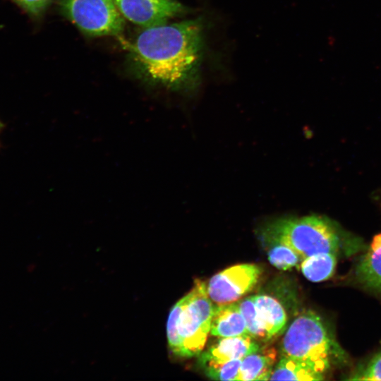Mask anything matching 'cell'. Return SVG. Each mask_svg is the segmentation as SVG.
Listing matches in <instances>:
<instances>
[{
    "label": "cell",
    "instance_id": "obj_1",
    "mask_svg": "<svg viewBox=\"0 0 381 381\" xmlns=\"http://www.w3.org/2000/svg\"><path fill=\"white\" fill-rule=\"evenodd\" d=\"M200 19L144 28L131 47L138 76L149 85L172 90L193 88L202 58Z\"/></svg>",
    "mask_w": 381,
    "mask_h": 381
},
{
    "label": "cell",
    "instance_id": "obj_2",
    "mask_svg": "<svg viewBox=\"0 0 381 381\" xmlns=\"http://www.w3.org/2000/svg\"><path fill=\"white\" fill-rule=\"evenodd\" d=\"M341 228L330 219L320 215L289 217L274 220L262 230L264 241L279 242L295 250L302 260L319 253L337 254L353 244Z\"/></svg>",
    "mask_w": 381,
    "mask_h": 381
},
{
    "label": "cell",
    "instance_id": "obj_3",
    "mask_svg": "<svg viewBox=\"0 0 381 381\" xmlns=\"http://www.w3.org/2000/svg\"><path fill=\"white\" fill-rule=\"evenodd\" d=\"M214 305L200 280L171 308L167 323L168 346L181 357L200 353L210 334Z\"/></svg>",
    "mask_w": 381,
    "mask_h": 381
},
{
    "label": "cell",
    "instance_id": "obj_4",
    "mask_svg": "<svg viewBox=\"0 0 381 381\" xmlns=\"http://www.w3.org/2000/svg\"><path fill=\"white\" fill-rule=\"evenodd\" d=\"M281 351L282 356L295 359L322 376L343 354L320 318L310 310L292 321L282 338Z\"/></svg>",
    "mask_w": 381,
    "mask_h": 381
},
{
    "label": "cell",
    "instance_id": "obj_5",
    "mask_svg": "<svg viewBox=\"0 0 381 381\" xmlns=\"http://www.w3.org/2000/svg\"><path fill=\"white\" fill-rule=\"evenodd\" d=\"M59 4L62 13L87 35H117L123 30L124 18L113 0H59Z\"/></svg>",
    "mask_w": 381,
    "mask_h": 381
},
{
    "label": "cell",
    "instance_id": "obj_6",
    "mask_svg": "<svg viewBox=\"0 0 381 381\" xmlns=\"http://www.w3.org/2000/svg\"><path fill=\"white\" fill-rule=\"evenodd\" d=\"M260 274V267L255 264L229 267L210 278L207 293L217 305L234 303L253 288Z\"/></svg>",
    "mask_w": 381,
    "mask_h": 381
},
{
    "label": "cell",
    "instance_id": "obj_7",
    "mask_svg": "<svg viewBox=\"0 0 381 381\" xmlns=\"http://www.w3.org/2000/svg\"><path fill=\"white\" fill-rule=\"evenodd\" d=\"M123 18L148 28L166 23L183 6L176 0H113Z\"/></svg>",
    "mask_w": 381,
    "mask_h": 381
},
{
    "label": "cell",
    "instance_id": "obj_8",
    "mask_svg": "<svg viewBox=\"0 0 381 381\" xmlns=\"http://www.w3.org/2000/svg\"><path fill=\"white\" fill-rule=\"evenodd\" d=\"M260 345L250 336L221 338L201 356V364L207 362H226L243 359L259 349Z\"/></svg>",
    "mask_w": 381,
    "mask_h": 381
},
{
    "label": "cell",
    "instance_id": "obj_9",
    "mask_svg": "<svg viewBox=\"0 0 381 381\" xmlns=\"http://www.w3.org/2000/svg\"><path fill=\"white\" fill-rule=\"evenodd\" d=\"M210 334L220 338L249 336L238 303L214 305Z\"/></svg>",
    "mask_w": 381,
    "mask_h": 381
},
{
    "label": "cell",
    "instance_id": "obj_10",
    "mask_svg": "<svg viewBox=\"0 0 381 381\" xmlns=\"http://www.w3.org/2000/svg\"><path fill=\"white\" fill-rule=\"evenodd\" d=\"M357 282L364 288L381 292V234L376 235L354 270Z\"/></svg>",
    "mask_w": 381,
    "mask_h": 381
},
{
    "label": "cell",
    "instance_id": "obj_11",
    "mask_svg": "<svg viewBox=\"0 0 381 381\" xmlns=\"http://www.w3.org/2000/svg\"><path fill=\"white\" fill-rule=\"evenodd\" d=\"M277 353L274 348H260L241 361L238 380H269Z\"/></svg>",
    "mask_w": 381,
    "mask_h": 381
},
{
    "label": "cell",
    "instance_id": "obj_12",
    "mask_svg": "<svg viewBox=\"0 0 381 381\" xmlns=\"http://www.w3.org/2000/svg\"><path fill=\"white\" fill-rule=\"evenodd\" d=\"M263 327L270 339L285 327L287 317L282 306L273 297L265 294L253 296Z\"/></svg>",
    "mask_w": 381,
    "mask_h": 381
},
{
    "label": "cell",
    "instance_id": "obj_13",
    "mask_svg": "<svg viewBox=\"0 0 381 381\" xmlns=\"http://www.w3.org/2000/svg\"><path fill=\"white\" fill-rule=\"evenodd\" d=\"M336 264V254L319 253L304 258L300 266L306 279L313 282H320L332 276Z\"/></svg>",
    "mask_w": 381,
    "mask_h": 381
},
{
    "label": "cell",
    "instance_id": "obj_14",
    "mask_svg": "<svg viewBox=\"0 0 381 381\" xmlns=\"http://www.w3.org/2000/svg\"><path fill=\"white\" fill-rule=\"evenodd\" d=\"M324 377L299 361L282 356L273 368L269 380H320Z\"/></svg>",
    "mask_w": 381,
    "mask_h": 381
},
{
    "label": "cell",
    "instance_id": "obj_15",
    "mask_svg": "<svg viewBox=\"0 0 381 381\" xmlns=\"http://www.w3.org/2000/svg\"><path fill=\"white\" fill-rule=\"evenodd\" d=\"M267 246V258L276 268L286 270L302 261L301 256L288 246L274 241H265Z\"/></svg>",
    "mask_w": 381,
    "mask_h": 381
},
{
    "label": "cell",
    "instance_id": "obj_16",
    "mask_svg": "<svg viewBox=\"0 0 381 381\" xmlns=\"http://www.w3.org/2000/svg\"><path fill=\"white\" fill-rule=\"evenodd\" d=\"M238 304L245 319L249 336L256 341L270 339L258 315L253 296L242 299Z\"/></svg>",
    "mask_w": 381,
    "mask_h": 381
},
{
    "label": "cell",
    "instance_id": "obj_17",
    "mask_svg": "<svg viewBox=\"0 0 381 381\" xmlns=\"http://www.w3.org/2000/svg\"><path fill=\"white\" fill-rule=\"evenodd\" d=\"M242 359L202 363L207 377L216 380H238Z\"/></svg>",
    "mask_w": 381,
    "mask_h": 381
},
{
    "label": "cell",
    "instance_id": "obj_18",
    "mask_svg": "<svg viewBox=\"0 0 381 381\" xmlns=\"http://www.w3.org/2000/svg\"><path fill=\"white\" fill-rule=\"evenodd\" d=\"M349 380H381V351L352 373Z\"/></svg>",
    "mask_w": 381,
    "mask_h": 381
},
{
    "label": "cell",
    "instance_id": "obj_19",
    "mask_svg": "<svg viewBox=\"0 0 381 381\" xmlns=\"http://www.w3.org/2000/svg\"><path fill=\"white\" fill-rule=\"evenodd\" d=\"M26 11L34 16L42 13L52 0H14Z\"/></svg>",
    "mask_w": 381,
    "mask_h": 381
}]
</instances>
